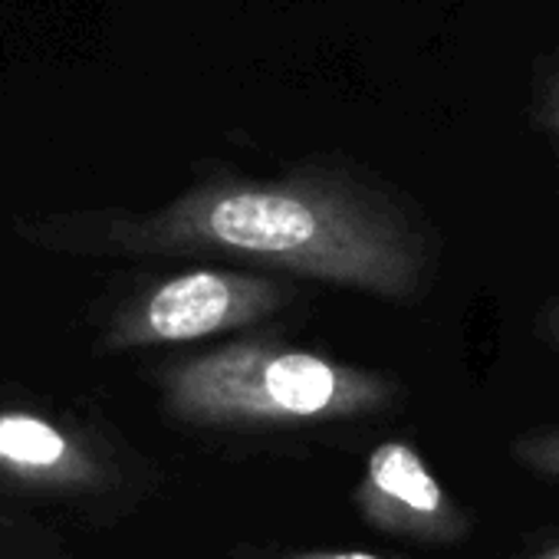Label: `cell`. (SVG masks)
<instances>
[{
  "label": "cell",
  "mask_w": 559,
  "mask_h": 559,
  "mask_svg": "<svg viewBox=\"0 0 559 559\" xmlns=\"http://www.w3.org/2000/svg\"><path fill=\"white\" fill-rule=\"evenodd\" d=\"M99 247L230 260L399 307L421 304L441 270L435 224L382 178L330 158L273 178L207 175L158 211L112 221Z\"/></svg>",
  "instance_id": "obj_1"
},
{
  "label": "cell",
  "mask_w": 559,
  "mask_h": 559,
  "mask_svg": "<svg viewBox=\"0 0 559 559\" xmlns=\"http://www.w3.org/2000/svg\"><path fill=\"white\" fill-rule=\"evenodd\" d=\"M165 412L207 431H304L376 418L405 385L369 366L297 343L240 336L168 362L158 376Z\"/></svg>",
  "instance_id": "obj_2"
},
{
  "label": "cell",
  "mask_w": 559,
  "mask_h": 559,
  "mask_svg": "<svg viewBox=\"0 0 559 559\" xmlns=\"http://www.w3.org/2000/svg\"><path fill=\"white\" fill-rule=\"evenodd\" d=\"M297 300L287 280L243 266H194L155 280L109 320L103 346L112 353L185 346L260 326Z\"/></svg>",
  "instance_id": "obj_3"
},
{
  "label": "cell",
  "mask_w": 559,
  "mask_h": 559,
  "mask_svg": "<svg viewBox=\"0 0 559 559\" xmlns=\"http://www.w3.org/2000/svg\"><path fill=\"white\" fill-rule=\"evenodd\" d=\"M362 523L382 536L421 546H457L471 539L474 516L438 480L425 454L402 441H379L349 493Z\"/></svg>",
  "instance_id": "obj_4"
},
{
  "label": "cell",
  "mask_w": 559,
  "mask_h": 559,
  "mask_svg": "<svg viewBox=\"0 0 559 559\" xmlns=\"http://www.w3.org/2000/svg\"><path fill=\"white\" fill-rule=\"evenodd\" d=\"M0 471L57 490H93L106 477L86 444L31 412L0 415Z\"/></svg>",
  "instance_id": "obj_5"
},
{
  "label": "cell",
  "mask_w": 559,
  "mask_h": 559,
  "mask_svg": "<svg viewBox=\"0 0 559 559\" xmlns=\"http://www.w3.org/2000/svg\"><path fill=\"white\" fill-rule=\"evenodd\" d=\"M510 457L523 471H530L536 477L559 480V425L556 428H543V431L520 435L510 444Z\"/></svg>",
  "instance_id": "obj_6"
},
{
  "label": "cell",
  "mask_w": 559,
  "mask_h": 559,
  "mask_svg": "<svg viewBox=\"0 0 559 559\" xmlns=\"http://www.w3.org/2000/svg\"><path fill=\"white\" fill-rule=\"evenodd\" d=\"M536 333L546 340L549 349L559 353V294L549 297V300L539 307V313H536Z\"/></svg>",
  "instance_id": "obj_7"
},
{
  "label": "cell",
  "mask_w": 559,
  "mask_h": 559,
  "mask_svg": "<svg viewBox=\"0 0 559 559\" xmlns=\"http://www.w3.org/2000/svg\"><path fill=\"white\" fill-rule=\"evenodd\" d=\"M539 122L543 129L559 142V76L549 83V90L539 96Z\"/></svg>",
  "instance_id": "obj_8"
},
{
  "label": "cell",
  "mask_w": 559,
  "mask_h": 559,
  "mask_svg": "<svg viewBox=\"0 0 559 559\" xmlns=\"http://www.w3.org/2000/svg\"><path fill=\"white\" fill-rule=\"evenodd\" d=\"M273 559H408V556H385L372 549H326V552H287Z\"/></svg>",
  "instance_id": "obj_9"
},
{
  "label": "cell",
  "mask_w": 559,
  "mask_h": 559,
  "mask_svg": "<svg viewBox=\"0 0 559 559\" xmlns=\"http://www.w3.org/2000/svg\"><path fill=\"white\" fill-rule=\"evenodd\" d=\"M533 559H559V546H552V549H546V552H539Z\"/></svg>",
  "instance_id": "obj_10"
}]
</instances>
